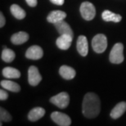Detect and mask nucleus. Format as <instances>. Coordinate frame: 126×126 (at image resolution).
<instances>
[{"instance_id": "nucleus-9", "label": "nucleus", "mask_w": 126, "mask_h": 126, "mask_svg": "<svg viewBox=\"0 0 126 126\" xmlns=\"http://www.w3.org/2000/svg\"><path fill=\"white\" fill-rule=\"evenodd\" d=\"M73 40V36L69 34H61L59 38H57L56 44L58 48L62 50H67L71 46Z\"/></svg>"}, {"instance_id": "nucleus-10", "label": "nucleus", "mask_w": 126, "mask_h": 126, "mask_svg": "<svg viewBox=\"0 0 126 126\" xmlns=\"http://www.w3.org/2000/svg\"><path fill=\"white\" fill-rule=\"evenodd\" d=\"M77 50L79 53L82 57L87 56L88 52H89V44H88L87 38L84 35H80L77 39Z\"/></svg>"}, {"instance_id": "nucleus-20", "label": "nucleus", "mask_w": 126, "mask_h": 126, "mask_svg": "<svg viewBox=\"0 0 126 126\" xmlns=\"http://www.w3.org/2000/svg\"><path fill=\"white\" fill-rule=\"evenodd\" d=\"M10 11H11V13L12 14V16H13L15 18H16L18 20L24 19L26 16V12H25L21 7L16 4H12L11 7H10Z\"/></svg>"}, {"instance_id": "nucleus-8", "label": "nucleus", "mask_w": 126, "mask_h": 126, "mask_svg": "<svg viewBox=\"0 0 126 126\" xmlns=\"http://www.w3.org/2000/svg\"><path fill=\"white\" fill-rule=\"evenodd\" d=\"M43 56H44V51L42 47L38 45L30 47L26 52V57L31 60H39L43 57Z\"/></svg>"}, {"instance_id": "nucleus-26", "label": "nucleus", "mask_w": 126, "mask_h": 126, "mask_svg": "<svg viewBox=\"0 0 126 126\" xmlns=\"http://www.w3.org/2000/svg\"><path fill=\"white\" fill-rule=\"evenodd\" d=\"M5 17H4V16H3V14L2 13H0V27H3L4 26V25H5Z\"/></svg>"}, {"instance_id": "nucleus-24", "label": "nucleus", "mask_w": 126, "mask_h": 126, "mask_svg": "<svg viewBox=\"0 0 126 126\" xmlns=\"http://www.w3.org/2000/svg\"><path fill=\"white\" fill-rule=\"evenodd\" d=\"M50 2L52 3H53L55 5H58V6H61V5L64 4L65 0H50Z\"/></svg>"}, {"instance_id": "nucleus-12", "label": "nucleus", "mask_w": 126, "mask_h": 126, "mask_svg": "<svg viewBox=\"0 0 126 126\" xmlns=\"http://www.w3.org/2000/svg\"><path fill=\"white\" fill-rule=\"evenodd\" d=\"M54 26L60 34H69L71 35V36H74V33H73L72 29L70 28V26L64 20L54 24Z\"/></svg>"}, {"instance_id": "nucleus-2", "label": "nucleus", "mask_w": 126, "mask_h": 126, "mask_svg": "<svg viewBox=\"0 0 126 126\" xmlns=\"http://www.w3.org/2000/svg\"><path fill=\"white\" fill-rule=\"evenodd\" d=\"M124 45L121 43H117L113 46L111 51L109 55V60L110 62L113 64H120L124 62Z\"/></svg>"}, {"instance_id": "nucleus-16", "label": "nucleus", "mask_w": 126, "mask_h": 126, "mask_svg": "<svg viewBox=\"0 0 126 126\" xmlns=\"http://www.w3.org/2000/svg\"><path fill=\"white\" fill-rule=\"evenodd\" d=\"M45 115V110L42 107H34L29 112L28 119L32 122L37 121Z\"/></svg>"}, {"instance_id": "nucleus-21", "label": "nucleus", "mask_w": 126, "mask_h": 126, "mask_svg": "<svg viewBox=\"0 0 126 126\" xmlns=\"http://www.w3.org/2000/svg\"><path fill=\"white\" fill-rule=\"evenodd\" d=\"M16 54L12 49L4 48L2 52V60L5 62H12L15 59Z\"/></svg>"}, {"instance_id": "nucleus-3", "label": "nucleus", "mask_w": 126, "mask_h": 126, "mask_svg": "<svg viewBox=\"0 0 126 126\" xmlns=\"http://www.w3.org/2000/svg\"><path fill=\"white\" fill-rule=\"evenodd\" d=\"M92 47L97 53H102L104 52L107 47V39L106 35L103 34L95 35L92 40Z\"/></svg>"}, {"instance_id": "nucleus-7", "label": "nucleus", "mask_w": 126, "mask_h": 126, "mask_svg": "<svg viewBox=\"0 0 126 126\" xmlns=\"http://www.w3.org/2000/svg\"><path fill=\"white\" fill-rule=\"evenodd\" d=\"M42 76L39 74V69L34 66L31 65L28 70V82L32 86H37L38 84L41 82Z\"/></svg>"}, {"instance_id": "nucleus-6", "label": "nucleus", "mask_w": 126, "mask_h": 126, "mask_svg": "<svg viewBox=\"0 0 126 126\" xmlns=\"http://www.w3.org/2000/svg\"><path fill=\"white\" fill-rule=\"evenodd\" d=\"M51 118L57 125L60 126H70L71 125V120L67 115L64 113L54 111L51 114Z\"/></svg>"}, {"instance_id": "nucleus-19", "label": "nucleus", "mask_w": 126, "mask_h": 126, "mask_svg": "<svg viewBox=\"0 0 126 126\" xmlns=\"http://www.w3.org/2000/svg\"><path fill=\"white\" fill-rule=\"evenodd\" d=\"M1 86L4 89L9 90V91L14 92V93H18L21 90V87L18 84L15 83L11 80H2L1 81Z\"/></svg>"}, {"instance_id": "nucleus-13", "label": "nucleus", "mask_w": 126, "mask_h": 126, "mask_svg": "<svg viewBox=\"0 0 126 126\" xmlns=\"http://www.w3.org/2000/svg\"><path fill=\"white\" fill-rule=\"evenodd\" d=\"M60 75L65 79H72L75 77L76 72L72 67L68 66V65H62L59 69Z\"/></svg>"}, {"instance_id": "nucleus-23", "label": "nucleus", "mask_w": 126, "mask_h": 126, "mask_svg": "<svg viewBox=\"0 0 126 126\" xmlns=\"http://www.w3.org/2000/svg\"><path fill=\"white\" fill-rule=\"evenodd\" d=\"M7 97H8V94H7V93L3 89L0 90V100L5 101V100L7 99Z\"/></svg>"}, {"instance_id": "nucleus-1", "label": "nucleus", "mask_w": 126, "mask_h": 126, "mask_svg": "<svg viewBox=\"0 0 126 126\" xmlns=\"http://www.w3.org/2000/svg\"><path fill=\"white\" fill-rule=\"evenodd\" d=\"M101 110V102L97 94L88 93L85 94L83 101L82 112L85 117L89 119L97 117Z\"/></svg>"}, {"instance_id": "nucleus-11", "label": "nucleus", "mask_w": 126, "mask_h": 126, "mask_svg": "<svg viewBox=\"0 0 126 126\" xmlns=\"http://www.w3.org/2000/svg\"><path fill=\"white\" fill-rule=\"evenodd\" d=\"M66 17V13L65 12L57 10V11H52L48 14L47 17V21L52 24H56L57 22L63 21Z\"/></svg>"}, {"instance_id": "nucleus-14", "label": "nucleus", "mask_w": 126, "mask_h": 126, "mask_svg": "<svg viewBox=\"0 0 126 126\" xmlns=\"http://www.w3.org/2000/svg\"><path fill=\"white\" fill-rule=\"evenodd\" d=\"M126 111V102H119L110 111V117L112 119H118Z\"/></svg>"}, {"instance_id": "nucleus-15", "label": "nucleus", "mask_w": 126, "mask_h": 126, "mask_svg": "<svg viewBox=\"0 0 126 126\" xmlns=\"http://www.w3.org/2000/svg\"><path fill=\"white\" fill-rule=\"evenodd\" d=\"M28 39H29V34H27L26 32L20 31L12 35L11 38V42L13 44L20 45V44H24V43L27 42Z\"/></svg>"}, {"instance_id": "nucleus-4", "label": "nucleus", "mask_w": 126, "mask_h": 126, "mask_svg": "<svg viewBox=\"0 0 126 126\" xmlns=\"http://www.w3.org/2000/svg\"><path fill=\"white\" fill-rule=\"evenodd\" d=\"M80 14L86 21H92L95 17L96 8L94 5L89 2H84L80 5Z\"/></svg>"}, {"instance_id": "nucleus-18", "label": "nucleus", "mask_w": 126, "mask_h": 126, "mask_svg": "<svg viewBox=\"0 0 126 126\" xmlns=\"http://www.w3.org/2000/svg\"><path fill=\"white\" fill-rule=\"evenodd\" d=\"M2 75L7 79H18L21 77V72L16 68L7 66L2 70Z\"/></svg>"}, {"instance_id": "nucleus-22", "label": "nucleus", "mask_w": 126, "mask_h": 126, "mask_svg": "<svg viewBox=\"0 0 126 126\" xmlns=\"http://www.w3.org/2000/svg\"><path fill=\"white\" fill-rule=\"evenodd\" d=\"M0 119H1V122H8L12 120V116L6 110L3 108H0Z\"/></svg>"}, {"instance_id": "nucleus-25", "label": "nucleus", "mask_w": 126, "mask_h": 126, "mask_svg": "<svg viewBox=\"0 0 126 126\" xmlns=\"http://www.w3.org/2000/svg\"><path fill=\"white\" fill-rule=\"evenodd\" d=\"M26 3L31 7H35L37 5V0H26Z\"/></svg>"}, {"instance_id": "nucleus-5", "label": "nucleus", "mask_w": 126, "mask_h": 126, "mask_svg": "<svg viewBox=\"0 0 126 126\" xmlns=\"http://www.w3.org/2000/svg\"><path fill=\"white\" fill-rule=\"evenodd\" d=\"M50 102L52 104L56 105L57 107L64 109V108L67 107L70 102V96L67 93L62 92L60 93L59 94L56 96H53L50 98Z\"/></svg>"}, {"instance_id": "nucleus-17", "label": "nucleus", "mask_w": 126, "mask_h": 126, "mask_svg": "<svg viewBox=\"0 0 126 126\" xmlns=\"http://www.w3.org/2000/svg\"><path fill=\"white\" fill-rule=\"evenodd\" d=\"M102 19L105 21H112L115 23H118V22L121 21L122 16L119 14H115L114 12L109 11V10H105L102 14Z\"/></svg>"}]
</instances>
